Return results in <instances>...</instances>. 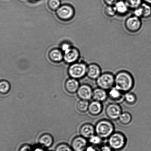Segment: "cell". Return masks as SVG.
Returning a JSON list of instances; mask_svg holds the SVG:
<instances>
[{
    "mask_svg": "<svg viewBox=\"0 0 151 151\" xmlns=\"http://www.w3.org/2000/svg\"><path fill=\"white\" fill-rule=\"evenodd\" d=\"M114 6L116 14L120 15H125L129 9L124 0H119Z\"/></svg>",
    "mask_w": 151,
    "mask_h": 151,
    "instance_id": "d6986e66",
    "label": "cell"
},
{
    "mask_svg": "<svg viewBox=\"0 0 151 151\" xmlns=\"http://www.w3.org/2000/svg\"><path fill=\"white\" fill-rule=\"evenodd\" d=\"M80 133L81 136L88 139L95 134V126L89 123L83 124L80 127Z\"/></svg>",
    "mask_w": 151,
    "mask_h": 151,
    "instance_id": "4fadbf2b",
    "label": "cell"
},
{
    "mask_svg": "<svg viewBox=\"0 0 151 151\" xmlns=\"http://www.w3.org/2000/svg\"><path fill=\"white\" fill-rule=\"evenodd\" d=\"M104 12L105 15L109 17H114L117 14L114 6L106 5L104 9Z\"/></svg>",
    "mask_w": 151,
    "mask_h": 151,
    "instance_id": "83f0119b",
    "label": "cell"
},
{
    "mask_svg": "<svg viewBox=\"0 0 151 151\" xmlns=\"http://www.w3.org/2000/svg\"><path fill=\"white\" fill-rule=\"evenodd\" d=\"M32 151H46V149L40 145H39L37 146L34 147Z\"/></svg>",
    "mask_w": 151,
    "mask_h": 151,
    "instance_id": "e575fe53",
    "label": "cell"
},
{
    "mask_svg": "<svg viewBox=\"0 0 151 151\" xmlns=\"http://www.w3.org/2000/svg\"><path fill=\"white\" fill-rule=\"evenodd\" d=\"M55 151H73L71 146L65 143L59 144L56 147Z\"/></svg>",
    "mask_w": 151,
    "mask_h": 151,
    "instance_id": "f1b7e54d",
    "label": "cell"
},
{
    "mask_svg": "<svg viewBox=\"0 0 151 151\" xmlns=\"http://www.w3.org/2000/svg\"><path fill=\"white\" fill-rule=\"evenodd\" d=\"M87 65L84 63H74L68 69L69 75L71 78L79 80L86 76Z\"/></svg>",
    "mask_w": 151,
    "mask_h": 151,
    "instance_id": "5b68a950",
    "label": "cell"
},
{
    "mask_svg": "<svg viewBox=\"0 0 151 151\" xmlns=\"http://www.w3.org/2000/svg\"><path fill=\"white\" fill-rule=\"evenodd\" d=\"M108 139V144L114 151L122 150L127 145V138L124 134L119 132H114Z\"/></svg>",
    "mask_w": 151,
    "mask_h": 151,
    "instance_id": "3957f363",
    "label": "cell"
},
{
    "mask_svg": "<svg viewBox=\"0 0 151 151\" xmlns=\"http://www.w3.org/2000/svg\"><path fill=\"white\" fill-rule=\"evenodd\" d=\"M108 97L113 101H121L124 97L123 96L124 93L115 86L108 90Z\"/></svg>",
    "mask_w": 151,
    "mask_h": 151,
    "instance_id": "ac0fdd59",
    "label": "cell"
},
{
    "mask_svg": "<svg viewBox=\"0 0 151 151\" xmlns=\"http://www.w3.org/2000/svg\"><path fill=\"white\" fill-rule=\"evenodd\" d=\"M99 151H114L108 144L102 145L100 146Z\"/></svg>",
    "mask_w": 151,
    "mask_h": 151,
    "instance_id": "1f68e13d",
    "label": "cell"
},
{
    "mask_svg": "<svg viewBox=\"0 0 151 151\" xmlns=\"http://www.w3.org/2000/svg\"><path fill=\"white\" fill-rule=\"evenodd\" d=\"M101 74V70L99 66L95 63L87 66L86 76L90 80H96Z\"/></svg>",
    "mask_w": 151,
    "mask_h": 151,
    "instance_id": "8fae6325",
    "label": "cell"
},
{
    "mask_svg": "<svg viewBox=\"0 0 151 151\" xmlns=\"http://www.w3.org/2000/svg\"><path fill=\"white\" fill-rule=\"evenodd\" d=\"M89 102V101L80 99L77 104L78 111L81 113L87 112L88 109Z\"/></svg>",
    "mask_w": 151,
    "mask_h": 151,
    "instance_id": "603a6c76",
    "label": "cell"
},
{
    "mask_svg": "<svg viewBox=\"0 0 151 151\" xmlns=\"http://www.w3.org/2000/svg\"><path fill=\"white\" fill-rule=\"evenodd\" d=\"M119 0H103L104 2L106 5L114 6Z\"/></svg>",
    "mask_w": 151,
    "mask_h": 151,
    "instance_id": "836d02e7",
    "label": "cell"
},
{
    "mask_svg": "<svg viewBox=\"0 0 151 151\" xmlns=\"http://www.w3.org/2000/svg\"><path fill=\"white\" fill-rule=\"evenodd\" d=\"M93 90L89 85L83 84L81 85L77 92L80 99L89 101L92 99Z\"/></svg>",
    "mask_w": 151,
    "mask_h": 151,
    "instance_id": "30bf717a",
    "label": "cell"
},
{
    "mask_svg": "<svg viewBox=\"0 0 151 151\" xmlns=\"http://www.w3.org/2000/svg\"><path fill=\"white\" fill-rule=\"evenodd\" d=\"M129 9L134 10L142 4V0H124Z\"/></svg>",
    "mask_w": 151,
    "mask_h": 151,
    "instance_id": "484cf974",
    "label": "cell"
},
{
    "mask_svg": "<svg viewBox=\"0 0 151 151\" xmlns=\"http://www.w3.org/2000/svg\"><path fill=\"white\" fill-rule=\"evenodd\" d=\"M124 99L128 104L133 105L136 103L137 98L135 94L129 92L124 93Z\"/></svg>",
    "mask_w": 151,
    "mask_h": 151,
    "instance_id": "cb8c5ba5",
    "label": "cell"
},
{
    "mask_svg": "<svg viewBox=\"0 0 151 151\" xmlns=\"http://www.w3.org/2000/svg\"><path fill=\"white\" fill-rule=\"evenodd\" d=\"M39 145L45 149L51 147L54 143L53 137L48 133H44L41 135L38 140Z\"/></svg>",
    "mask_w": 151,
    "mask_h": 151,
    "instance_id": "e0dca14e",
    "label": "cell"
},
{
    "mask_svg": "<svg viewBox=\"0 0 151 151\" xmlns=\"http://www.w3.org/2000/svg\"><path fill=\"white\" fill-rule=\"evenodd\" d=\"M96 81L98 87L105 90L108 91L115 86V76L111 73L101 74Z\"/></svg>",
    "mask_w": 151,
    "mask_h": 151,
    "instance_id": "277c9868",
    "label": "cell"
},
{
    "mask_svg": "<svg viewBox=\"0 0 151 151\" xmlns=\"http://www.w3.org/2000/svg\"><path fill=\"white\" fill-rule=\"evenodd\" d=\"M99 147L94 145H88L85 151H99Z\"/></svg>",
    "mask_w": 151,
    "mask_h": 151,
    "instance_id": "d6a6232c",
    "label": "cell"
},
{
    "mask_svg": "<svg viewBox=\"0 0 151 151\" xmlns=\"http://www.w3.org/2000/svg\"><path fill=\"white\" fill-rule=\"evenodd\" d=\"M88 143L87 139L81 136H77L72 141L71 146L73 151H85Z\"/></svg>",
    "mask_w": 151,
    "mask_h": 151,
    "instance_id": "9c48e42d",
    "label": "cell"
},
{
    "mask_svg": "<svg viewBox=\"0 0 151 151\" xmlns=\"http://www.w3.org/2000/svg\"><path fill=\"white\" fill-rule=\"evenodd\" d=\"M64 52V59L68 63L76 62L80 57V52L78 50L75 48L71 47Z\"/></svg>",
    "mask_w": 151,
    "mask_h": 151,
    "instance_id": "7c38bea8",
    "label": "cell"
},
{
    "mask_svg": "<svg viewBox=\"0 0 151 151\" xmlns=\"http://www.w3.org/2000/svg\"><path fill=\"white\" fill-rule=\"evenodd\" d=\"M125 27L127 30L131 33H136L140 30L142 27V22L140 18L136 16H132L126 20Z\"/></svg>",
    "mask_w": 151,
    "mask_h": 151,
    "instance_id": "8992f818",
    "label": "cell"
},
{
    "mask_svg": "<svg viewBox=\"0 0 151 151\" xmlns=\"http://www.w3.org/2000/svg\"><path fill=\"white\" fill-rule=\"evenodd\" d=\"M60 0H49L48 5L51 9L57 10L60 6Z\"/></svg>",
    "mask_w": 151,
    "mask_h": 151,
    "instance_id": "f546056e",
    "label": "cell"
},
{
    "mask_svg": "<svg viewBox=\"0 0 151 151\" xmlns=\"http://www.w3.org/2000/svg\"><path fill=\"white\" fill-rule=\"evenodd\" d=\"M142 9L143 18H148L151 15V6L150 5L146 3H142L140 5Z\"/></svg>",
    "mask_w": 151,
    "mask_h": 151,
    "instance_id": "d4e9b609",
    "label": "cell"
},
{
    "mask_svg": "<svg viewBox=\"0 0 151 151\" xmlns=\"http://www.w3.org/2000/svg\"><path fill=\"white\" fill-rule=\"evenodd\" d=\"M57 16L63 20H68L73 18L74 14V10L70 5H64L60 6L57 10Z\"/></svg>",
    "mask_w": 151,
    "mask_h": 151,
    "instance_id": "ba28073f",
    "label": "cell"
},
{
    "mask_svg": "<svg viewBox=\"0 0 151 151\" xmlns=\"http://www.w3.org/2000/svg\"><path fill=\"white\" fill-rule=\"evenodd\" d=\"M33 147L31 145L25 144L20 147L18 151H32Z\"/></svg>",
    "mask_w": 151,
    "mask_h": 151,
    "instance_id": "4dcf8cb0",
    "label": "cell"
},
{
    "mask_svg": "<svg viewBox=\"0 0 151 151\" xmlns=\"http://www.w3.org/2000/svg\"><path fill=\"white\" fill-rule=\"evenodd\" d=\"M80 86L78 80L71 78L68 79L65 83V90L70 94L77 93Z\"/></svg>",
    "mask_w": 151,
    "mask_h": 151,
    "instance_id": "5bb4252c",
    "label": "cell"
},
{
    "mask_svg": "<svg viewBox=\"0 0 151 151\" xmlns=\"http://www.w3.org/2000/svg\"><path fill=\"white\" fill-rule=\"evenodd\" d=\"M120 105L117 103H111L106 106L105 113L110 119L115 121L118 120L122 113Z\"/></svg>",
    "mask_w": 151,
    "mask_h": 151,
    "instance_id": "52a82bcc",
    "label": "cell"
},
{
    "mask_svg": "<svg viewBox=\"0 0 151 151\" xmlns=\"http://www.w3.org/2000/svg\"><path fill=\"white\" fill-rule=\"evenodd\" d=\"M71 47V45L68 43H64L63 44L62 46H61V48H62L63 51L64 52H65V51L69 49V48Z\"/></svg>",
    "mask_w": 151,
    "mask_h": 151,
    "instance_id": "d590c367",
    "label": "cell"
},
{
    "mask_svg": "<svg viewBox=\"0 0 151 151\" xmlns=\"http://www.w3.org/2000/svg\"><path fill=\"white\" fill-rule=\"evenodd\" d=\"M144 1L145 3L149 4V5H151V0H143Z\"/></svg>",
    "mask_w": 151,
    "mask_h": 151,
    "instance_id": "8d00e7d4",
    "label": "cell"
},
{
    "mask_svg": "<svg viewBox=\"0 0 151 151\" xmlns=\"http://www.w3.org/2000/svg\"><path fill=\"white\" fill-rule=\"evenodd\" d=\"M103 139L96 134L88 139V143L91 145L100 147L102 145Z\"/></svg>",
    "mask_w": 151,
    "mask_h": 151,
    "instance_id": "4316f807",
    "label": "cell"
},
{
    "mask_svg": "<svg viewBox=\"0 0 151 151\" xmlns=\"http://www.w3.org/2000/svg\"><path fill=\"white\" fill-rule=\"evenodd\" d=\"M11 86L9 82L6 80L0 81V94L6 95L11 90Z\"/></svg>",
    "mask_w": 151,
    "mask_h": 151,
    "instance_id": "7402d4cb",
    "label": "cell"
},
{
    "mask_svg": "<svg viewBox=\"0 0 151 151\" xmlns=\"http://www.w3.org/2000/svg\"><path fill=\"white\" fill-rule=\"evenodd\" d=\"M49 58L54 62H58L62 60L64 56L60 50L58 49H54L50 52Z\"/></svg>",
    "mask_w": 151,
    "mask_h": 151,
    "instance_id": "ffe728a7",
    "label": "cell"
},
{
    "mask_svg": "<svg viewBox=\"0 0 151 151\" xmlns=\"http://www.w3.org/2000/svg\"><path fill=\"white\" fill-rule=\"evenodd\" d=\"M134 85L133 76L127 71L119 72L115 76V86L124 94L130 92Z\"/></svg>",
    "mask_w": 151,
    "mask_h": 151,
    "instance_id": "6da1fadb",
    "label": "cell"
},
{
    "mask_svg": "<svg viewBox=\"0 0 151 151\" xmlns=\"http://www.w3.org/2000/svg\"><path fill=\"white\" fill-rule=\"evenodd\" d=\"M95 128V134L103 140L108 139L115 132L114 124L108 120L102 119L98 122Z\"/></svg>",
    "mask_w": 151,
    "mask_h": 151,
    "instance_id": "7a4b0ae2",
    "label": "cell"
},
{
    "mask_svg": "<svg viewBox=\"0 0 151 151\" xmlns=\"http://www.w3.org/2000/svg\"><path fill=\"white\" fill-rule=\"evenodd\" d=\"M108 97V92L106 90L99 87L93 89L92 98L93 100L102 103L105 101Z\"/></svg>",
    "mask_w": 151,
    "mask_h": 151,
    "instance_id": "2e32d148",
    "label": "cell"
},
{
    "mask_svg": "<svg viewBox=\"0 0 151 151\" xmlns=\"http://www.w3.org/2000/svg\"><path fill=\"white\" fill-rule=\"evenodd\" d=\"M103 110V105L102 102L93 100L89 102L88 111L92 116H97L101 113Z\"/></svg>",
    "mask_w": 151,
    "mask_h": 151,
    "instance_id": "9a60e30c",
    "label": "cell"
},
{
    "mask_svg": "<svg viewBox=\"0 0 151 151\" xmlns=\"http://www.w3.org/2000/svg\"><path fill=\"white\" fill-rule=\"evenodd\" d=\"M132 119V115L129 113L122 112L118 120L121 124L124 125H127L131 122Z\"/></svg>",
    "mask_w": 151,
    "mask_h": 151,
    "instance_id": "44dd1931",
    "label": "cell"
}]
</instances>
